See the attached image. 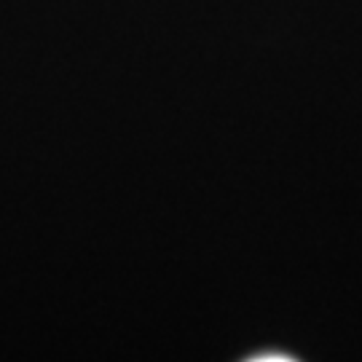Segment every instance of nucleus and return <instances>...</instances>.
Returning <instances> with one entry per match:
<instances>
[{
    "instance_id": "nucleus-1",
    "label": "nucleus",
    "mask_w": 362,
    "mask_h": 362,
    "mask_svg": "<svg viewBox=\"0 0 362 362\" xmlns=\"http://www.w3.org/2000/svg\"><path fill=\"white\" fill-rule=\"evenodd\" d=\"M250 362H293V357H287V354H258V357H250Z\"/></svg>"
}]
</instances>
